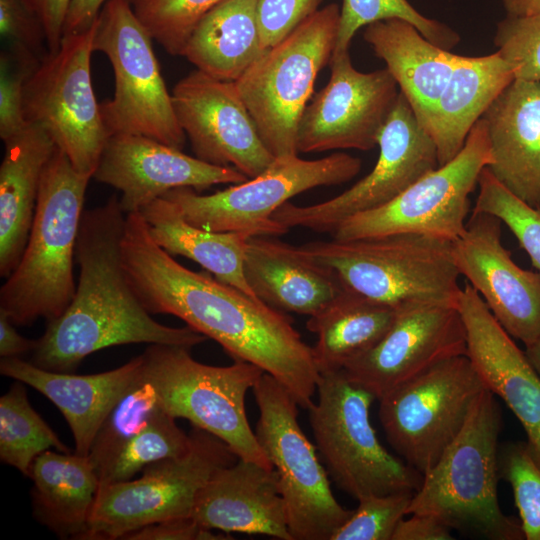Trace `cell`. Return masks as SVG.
I'll use <instances>...</instances> for the list:
<instances>
[{
	"mask_svg": "<svg viewBox=\"0 0 540 540\" xmlns=\"http://www.w3.org/2000/svg\"><path fill=\"white\" fill-rule=\"evenodd\" d=\"M122 258L134 292L151 315L178 317L233 360L273 376L299 406H311L320 373L312 347L284 312L206 270L195 272L177 262L152 239L140 212L126 214Z\"/></svg>",
	"mask_w": 540,
	"mask_h": 540,
	"instance_id": "1",
	"label": "cell"
},
{
	"mask_svg": "<svg viewBox=\"0 0 540 540\" xmlns=\"http://www.w3.org/2000/svg\"><path fill=\"white\" fill-rule=\"evenodd\" d=\"M126 214L118 196L84 210L75 249L79 279L70 305L47 322L32 363L73 373L84 358L107 347L147 343L192 348L208 338L189 326L163 325L134 292L122 258Z\"/></svg>",
	"mask_w": 540,
	"mask_h": 540,
	"instance_id": "2",
	"label": "cell"
},
{
	"mask_svg": "<svg viewBox=\"0 0 540 540\" xmlns=\"http://www.w3.org/2000/svg\"><path fill=\"white\" fill-rule=\"evenodd\" d=\"M91 178L57 147L43 171L21 259L0 289V310L15 325L55 320L73 300L76 242Z\"/></svg>",
	"mask_w": 540,
	"mask_h": 540,
	"instance_id": "3",
	"label": "cell"
},
{
	"mask_svg": "<svg viewBox=\"0 0 540 540\" xmlns=\"http://www.w3.org/2000/svg\"><path fill=\"white\" fill-rule=\"evenodd\" d=\"M502 414L485 389L439 460L422 475L407 515L429 514L452 529L489 540L525 539L520 521L505 515L497 494Z\"/></svg>",
	"mask_w": 540,
	"mask_h": 540,
	"instance_id": "4",
	"label": "cell"
},
{
	"mask_svg": "<svg viewBox=\"0 0 540 540\" xmlns=\"http://www.w3.org/2000/svg\"><path fill=\"white\" fill-rule=\"evenodd\" d=\"M296 247L344 291L396 308L411 302L456 304L461 290L452 241L445 239L401 233Z\"/></svg>",
	"mask_w": 540,
	"mask_h": 540,
	"instance_id": "5",
	"label": "cell"
},
{
	"mask_svg": "<svg viewBox=\"0 0 540 540\" xmlns=\"http://www.w3.org/2000/svg\"><path fill=\"white\" fill-rule=\"evenodd\" d=\"M317 403L308 408L315 446L328 475L357 501L370 495L414 493L422 475L392 455L370 421L376 397L343 369L320 373Z\"/></svg>",
	"mask_w": 540,
	"mask_h": 540,
	"instance_id": "6",
	"label": "cell"
},
{
	"mask_svg": "<svg viewBox=\"0 0 540 540\" xmlns=\"http://www.w3.org/2000/svg\"><path fill=\"white\" fill-rule=\"evenodd\" d=\"M185 346L149 344L141 354L143 372L162 409L222 440L238 458L267 469L272 464L246 415L245 397L264 371L246 361L212 366L196 361Z\"/></svg>",
	"mask_w": 540,
	"mask_h": 540,
	"instance_id": "7",
	"label": "cell"
},
{
	"mask_svg": "<svg viewBox=\"0 0 540 540\" xmlns=\"http://www.w3.org/2000/svg\"><path fill=\"white\" fill-rule=\"evenodd\" d=\"M339 19L336 3L317 10L234 81L263 143L275 158L298 154V124L319 71L330 62Z\"/></svg>",
	"mask_w": 540,
	"mask_h": 540,
	"instance_id": "8",
	"label": "cell"
},
{
	"mask_svg": "<svg viewBox=\"0 0 540 540\" xmlns=\"http://www.w3.org/2000/svg\"><path fill=\"white\" fill-rule=\"evenodd\" d=\"M259 410L255 435L278 475L292 540H331L353 510L334 497L316 446L298 422V403L264 372L252 388Z\"/></svg>",
	"mask_w": 540,
	"mask_h": 540,
	"instance_id": "9",
	"label": "cell"
},
{
	"mask_svg": "<svg viewBox=\"0 0 540 540\" xmlns=\"http://www.w3.org/2000/svg\"><path fill=\"white\" fill-rule=\"evenodd\" d=\"M152 37L127 0H108L97 18L93 50L109 59L112 99L100 104L109 136L143 135L182 150V130L160 72Z\"/></svg>",
	"mask_w": 540,
	"mask_h": 540,
	"instance_id": "10",
	"label": "cell"
},
{
	"mask_svg": "<svg viewBox=\"0 0 540 540\" xmlns=\"http://www.w3.org/2000/svg\"><path fill=\"white\" fill-rule=\"evenodd\" d=\"M184 454L147 465L136 480L99 488L83 540L122 539L129 532L191 516L200 489L238 456L219 438L194 427Z\"/></svg>",
	"mask_w": 540,
	"mask_h": 540,
	"instance_id": "11",
	"label": "cell"
},
{
	"mask_svg": "<svg viewBox=\"0 0 540 540\" xmlns=\"http://www.w3.org/2000/svg\"><path fill=\"white\" fill-rule=\"evenodd\" d=\"M360 169L361 160L347 153L316 160L282 156L258 176L213 194L180 187L161 197L175 203L185 219L201 229L273 237L289 230L272 217L290 198L315 187L345 183Z\"/></svg>",
	"mask_w": 540,
	"mask_h": 540,
	"instance_id": "12",
	"label": "cell"
},
{
	"mask_svg": "<svg viewBox=\"0 0 540 540\" xmlns=\"http://www.w3.org/2000/svg\"><path fill=\"white\" fill-rule=\"evenodd\" d=\"M96 21L87 29L64 34L28 77L24 89L27 122L51 135L74 168L93 177L109 133L91 80L90 61Z\"/></svg>",
	"mask_w": 540,
	"mask_h": 540,
	"instance_id": "13",
	"label": "cell"
},
{
	"mask_svg": "<svg viewBox=\"0 0 540 540\" xmlns=\"http://www.w3.org/2000/svg\"><path fill=\"white\" fill-rule=\"evenodd\" d=\"M492 161L487 125L481 117L452 160L390 202L345 219L331 233L332 239L350 241L412 233L453 242L465 230L469 195L478 185L482 170Z\"/></svg>",
	"mask_w": 540,
	"mask_h": 540,
	"instance_id": "14",
	"label": "cell"
},
{
	"mask_svg": "<svg viewBox=\"0 0 540 540\" xmlns=\"http://www.w3.org/2000/svg\"><path fill=\"white\" fill-rule=\"evenodd\" d=\"M485 389L466 354L437 363L379 399L389 444L423 475L459 434Z\"/></svg>",
	"mask_w": 540,
	"mask_h": 540,
	"instance_id": "15",
	"label": "cell"
},
{
	"mask_svg": "<svg viewBox=\"0 0 540 540\" xmlns=\"http://www.w3.org/2000/svg\"><path fill=\"white\" fill-rule=\"evenodd\" d=\"M377 146L379 156L375 166L349 189L313 205L286 202L272 218L288 229L302 227L333 233L345 219L390 202L439 166L432 137L418 122L401 92L380 132Z\"/></svg>",
	"mask_w": 540,
	"mask_h": 540,
	"instance_id": "16",
	"label": "cell"
},
{
	"mask_svg": "<svg viewBox=\"0 0 540 540\" xmlns=\"http://www.w3.org/2000/svg\"><path fill=\"white\" fill-rule=\"evenodd\" d=\"M330 79L306 106L297 130L298 153L335 149L368 151L380 132L399 92L386 69L360 72L349 51L332 54Z\"/></svg>",
	"mask_w": 540,
	"mask_h": 540,
	"instance_id": "17",
	"label": "cell"
},
{
	"mask_svg": "<svg viewBox=\"0 0 540 540\" xmlns=\"http://www.w3.org/2000/svg\"><path fill=\"white\" fill-rule=\"evenodd\" d=\"M466 351V329L456 304L411 302L397 307L384 337L343 370L379 400L437 363Z\"/></svg>",
	"mask_w": 540,
	"mask_h": 540,
	"instance_id": "18",
	"label": "cell"
},
{
	"mask_svg": "<svg viewBox=\"0 0 540 540\" xmlns=\"http://www.w3.org/2000/svg\"><path fill=\"white\" fill-rule=\"evenodd\" d=\"M171 95L177 120L198 159L233 167L249 179L274 161L234 81L195 70L175 85Z\"/></svg>",
	"mask_w": 540,
	"mask_h": 540,
	"instance_id": "19",
	"label": "cell"
},
{
	"mask_svg": "<svg viewBox=\"0 0 540 540\" xmlns=\"http://www.w3.org/2000/svg\"><path fill=\"white\" fill-rule=\"evenodd\" d=\"M501 221L474 211L452 242L460 275L504 328L525 347L540 337V271L518 266L501 241Z\"/></svg>",
	"mask_w": 540,
	"mask_h": 540,
	"instance_id": "20",
	"label": "cell"
},
{
	"mask_svg": "<svg viewBox=\"0 0 540 540\" xmlns=\"http://www.w3.org/2000/svg\"><path fill=\"white\" fill-rule=\"evenodd\" d=\"M93 177L117 189L125 214L140 210L166 192L189 187L197 192L249 178L233 167L216 166L155 139L134 134L111 135Z\"/></svg>",
	"mask_w": 540,
	"mask_h": 540,
	"instance_id": "21",
	"label": "cell"
},
{
	"mask_svg": "<svg viewBox=\"0 0 540 540\" xmlns=\"http://www.w3.org/2000/svg\"><path fill=\"white\" fill-rule=\"evenodd\" d=\"M456 305L466 329V355L486 388L519 420L540 466V375L467 281Z\"/></svg>",
	"mask_w": 540,
	"mask_h": 540,
	"instance_id": "22",
	"label": "cell"
},
{
	"mask_svg": "<svg viewBox=\"0 0 540 540\" xmlns=\"http://www.w3.org/2000/svg\"><path fill=\"white\" fill-rule=\"evenodd\" d=\"M191 517L210 530L292 540L277 472L241 458L209 478Z\"/></svg>",
	"mask_w": 540,
	"mask_h": 540,
	"instance_id": "23",
	"label": "cell"
},
{
	"mask_svg": "<svg viewBox=\"0 0 540 540\" xmlns=\"http://www.w3.org/2000/svg\"><path fill=\"white\" fill-rule=\"evenodd\" d=\"M482 118L495 178L530 206L540 208V82L514 79Z\"/></svg>",
	"mask_w": 540,
	"mask_h": 540,
	"instance_id": "24",
	"label": "cell"
},
{
	"mask_svg": "<svg viewBox=\"0 0 540 540\" xmlns=\"http://www.w3.org/2000/svg\"><path fill=\"white\" fill-rule=\"evenodd\" d=\"M142 355L102 373L77 375L45 370L19 357L1 358L0 373L47 397L66 419L75 453L88 456L105 418L141 372Z\"/></svg>",
	"mask_w": 540,
	"mask_h": 540,
	"instance_id": "25",
	"label": "cell"
},
{
	"mask_svg": "<svg viewBox=\"0 0 540 540\" xmlns=\"http://www.w3.org/2000/svg\"><path fill=\"white\" fill-rule=\"evenodd\" d=\"M252 236L244 255V276L254 295L282 312L313 316L344 290L326 270L296 246Z\"/></svg>",
	"mask_w": 540,
	"mask_h": 540,
	"instance_id": "26",
	"label": "cell"
},
{
	"mask_svg": "<svg viewBox=\"0 0 540 540\" xmlns=\"http://www.w3.org/2000/svg\"><path fill=\"white\" fill-rule=\"evenodd\" d=\"M5 143L0 165V275L19 263L31 231L43 171L57 149L48 131L28 125Z\"/></svg>",
	"mask_w": 540,
	"mask_h": 540,
	"instance_id": "27",
	"label": "cell"
},
{
	"mask_svg": "<svg viewBox=\"0 0 540 540\" xmlns=\"http://www.w3.org/2000/svg\"><path fill=\"white\" fill-rule=\"evenodd\" d=\"M363 38L385 62L428 133L436 103L460 55L431 43L411 23L397 18L366 26Z\"/></svg>",
	"mask_w": 540,
	"mask_h": 540,
	"instance_id": "28",
	"label": "cell"
},
{
	"mask_svg": "<svg viewBox=\"0 0 540 540\" xmlns=\"http://www.w3.org/2000/svg\"><path fill=\"white\" fill-rule=\"evenodd\" d=\"M514 79L510 65L497 51L480 57L460 56L428 129L439 166L461 151L474 124Z\"/></svg>",
	"mask_w": 540,
	"mask_h": 540,
	"instance_id": "29",
	"label": "cell"
},
{
	"mask_svg": "<svg viewBox=\"0 0 540 540\" xmlns=\"http://www.w3.org/2000/svg\"><path fill=\"white\" fill-rule=\"evenodd\" d=\"M29 477L34 518L62 539L83 540L99 489L89 457L47 450Z\"/></svg>",
	"mask_w": 540,
	"mask_h": 540,
	"instance_id": "30",
	"label": "cell"
},
{
	"mask_svg": "<svg viewBox=\"0 0 540 540\" xmlns=\"http://www.w3.org/2000/svg\"><path fill=\"white\" fill-rule=\"evenodd\" d=\"M257 1L220 0L199 20L182 56L211 77L236 81L265 51Z\"/></svg>",
	"mask_w": 540,
	"mask_h": 540,
	"instance_id": "31",
	"label": "cell"
},
{
	"mask_svg": "<svg viewBox=\"0 0 540 540\" xmlns=\"http://www.w3.org/2000/svg\"><path fill=\"white\" fill-rule=\"evenodd\" d=\"M140 213L152 239L163 250L193 260L218 280L256 297L243 269L251 234L207 231L194 226L185 219L180 208L165 197L148 203Z\"/></svg>",
	"mask_w": 540,
	"mask_h": 540,
	"instance_id": "32",
	"label": "cell"
},
{
	"mask_svg": "<svg viewBox=\"0 0 540 540\" xmlns=\"http://www.w3.org/2000/svg\"><path fill=\"white\" fill-rule=\"evenodd\" d=\"M396 314V307L343 291L310 316L306 327L317 335L312 354L319 373L341 370L372 349L390 329Z\"/></svg>",
	"mask_w": 540,
	"mask_h": 540,
	"instance_id": "33",
	"label": "cell"
},
{
	"mask_svg": "<svg viewBox=\"0 0 540 540\" xmlns=\"http://www.w3.org/2000/svg\"><path fill=\"white\" fill-rule=\"evenodd\" d=\"M23 384L16 381L0 398V459L29 477L43 452L71 450L33 409Z\"/></svg>",
	"mask_w": 540,
	"mask_h": 540,
	"instance_id": "34",
	"label": "cell"
},
{
	"mask_svg": "<svg viewBox=\"0 0 540 540\" xmlns=\"http://www.w3.org/2000/svg\"><path fill=\"white\" fill-rule=\"evenodd\" d=\"M162 411L155 388L142 368L105 418L91 445L88 457L98 475L99 486L124 445Z\"/></svg>",
	"mask_w": 540,
	"mask_h": 540,
	"instance_id": "35",
	"label": "cell"
},
{
	"mask_svg": "<svg viewBox=\"0 0 540 540\" xmlns=\"http://www.w3.org/2000/svg\"><path fill=\"white\" fill-rule=\"evenodd\" d=\"M393 18L411 23L427 40L445 50H451L460 41L455 30L420 14L408 0H342L332 54L349 51L351 41L360 28Z\"/></svg>",
	"mask_w": 540,
	"mask_h": 540,
	"instance_id": "36",
	"label": "cell"
},
{
	"mask_svg": "<svg viewBox=\"0 0 540 540\" xmlns=\"http://www.w3.org/2000/svg\"><path fill=\"white\" fill-rule=\"evenodd\" d=\"M175 419L164 411L154 415L124 445L99 488L130 480L153 462L187 452L191 445L190 434H186L176 424Z\"/></svg>",
	"mask_w": 540,
	"mask_h": 540,
	"instance_id": "37",
	"label": "cell"
},
{
	"mask_svg": "<svg viewBox=\"0 0 540 540\" xmlns=\"http://www.w3.org/2000/svg\"><path fill=\"white\" fill-rule=\"evenodd\" d=\"M220 0H127L152 39L182 56L195 26Z\"/></svg>",
	"mask_w": 540,
	"mask_h": 540,
	"instance_id": "38",
	"label": "cell"
},
{
	"mask_svg": "<svg viewBox=\"0 0 540 540\" xmlns=\"http://www.w3.org/2000/svg\"><path fill=\"white\" fill-rule=\"evenodd\" d=\"M499 474L512 488L525 539L540 540V466L526 441L502 446Z\"/></svg>",
	"mask_w": 540,
	"mask_h": 540,
	"instance_id": "39",
	"label": "cell"
},
{
	"mask_svg": "<svg viewBox=\"0 0 540 540\" xmlns=\"http://www.w3.org/2000/svg\"><path fill=\"white\" fill-rule=\"evenodd\" d=\"M414 493L370 495L338 528L331 540H392L399 522L407 515Z\"/></svg>",
	"mask_w": 540,
	"mask_h": 540,
	"instance_id": "40",
	"label": "cell"
},
{
	"mask_svg": "<svg viewBox=\"0 0 540 540\" xmlns=\"http://www.w3.org/2000/svg\"><path fill=\"white\" fill-rule=\"evenodd\" d=\"M494 44L515 79L540 82V13L507 15L497 24Z\"/></svg>",
	"mask_w": 540,
	"mask_h": 540,
	"instance_id": "41",
	"label": "cell"
},
{
	"mask_svg": "<svg viewBox=\"0 0 540 540\" xmlns=\"http://www.w3.org/2000/svg\"><path fill=\"white\" fill-rule=\"evenodd\" d=\"M39 62L23 52H2L0 57V137L4 141L29 122L24 114L25 84Z\"/></svg>",
	"mask_w": 540,
	"mask_h": 540,
	"instance_id": "42",
	"label": "cell"
},
{
	"mask_svg": "<svg viewBox=\"0 0 540 540\" xmlns=\"http://www.w3.org/2000/svg\"><path fill=\"white\" fill-rule=\"evenodd\" d=\"M488 211L507 226L540 271V208L503 189L492 197Z\"/></svg>",
	"mask_w": 540,
	"mask_h": 540,
	"instance_id": "43",
	"label": "cell"
},
{
	"mask_svg": "<svg viewBox=\"0 0 540 540\" xmlns=\"http://www.w3.org/2000/svg\"><path fill=\"white\" fill-rule=\"evenodd\" d=\"M321 1L258 0L257 22L263 50L283 41L318 10Z\"/></svg>",
	"mask_w": 540,
	"mask_h": 540,
	"instance_id": "44",
	"label": "cell"
},
{
	"mask_svg": "<svg viewBox=\"0 0 540 540\" xmlns=\"http://www.w3.org/2000/svg\"><path fill=\"white\" fill-rule=\"evenodd\" d=\"M0 33L10 50L33 55L45 40L41 22L24 0H0Z\"/></svg>",
	"mask_w": 540,
	"mask_h": 540,
	"instance_id": "45",
	"label": "cell"
},
{
	"mask_svg": "<svg viewBox=\"0 0 540 540\" xmlns=\"http://www.w3.org/2000/svg\"><path fill=\"white\" fill-rule=\"evenodd\" d=\"M123 540H223L230 536L215 534L200 526L191 516L173 518L129 532Z\"/></svg>",
	"mask_w": 540,
	"mask_h": 540,
	"instance_id": "46",
	"label": "cell"
},
{
	"mask_svg": "<svg viewBox=\"0 0 540 540\" xmlns=\"http://www.w3.org/2000/svg\"><path fill=\"white\" fill-rule=\"evenodd\" d=\"M41 22L49 53H54L63 38L71 0H24Z\"/></svg>",
	"mask_w": 540,
	"mask_h": 540,
	"instance_id": "47",
	"label": "cell"
},
{
	"mask_svg": "<svg viewBox=\"0 0 540 540\" xmlns=\"http://www.w3.org/2000/svg\"><path fill=\"white\" fill-rule=\"evenodd\" d=\"M395 529L392 540H452V528L429 514H409Z\"/></svg>",
	"mask_w": 540,
	"mask_h": 540,
	"instance_id": "48",
	"label": "cell"
},
{
	"mask_svg": "<svg viewBox=\"0 0 540 540\" xmlns=\"http://www.w3.org/2000/svg\"><path fill=\"white\" fill-rule=\"evenodd\" d=\"M108 0H71L64 24V34L89 28Z\"/></svg>",
	"mask_w": 540,
	"mask_h": 540,
	"instance_id": "49",
	"label": "cell"
},
{
	"mask_svg": "<svg viewBox=\"0 0 540 540\" xmlns=\"http://www.w3.org/2000/svg\"><path fill=\"white\" fill-rule=\"evenodd\" d=\"M37 340L23 337L15 329V324L0 310V356L1 358L19 357L34 351Z\"/></svg>",
	"mask_w": 540,
	"mask_h": 540,
	"instance_id": "50",
	"label": "cell"
},
{
	"mask_svg": "<svg viewBox=\"0 0 540 540\" xmlns=\"http://www.w3.org/2000/svg\"><path fill=\"white\" fill-rule=\"evenodd\" d=\"M509 16H526L540 13V0H502Z\"/></svg>",
	"mask_w": 540,
	"mask_h": 540,
	"instance_id": "51",
	"label": "cell"
},
{
	"mask_svg": "<svg viewBox=\"0 0 540 540\" xmlns=\"http://www.w3.org/2000/svg\"><path fill=\"white\" fill-rule=\"evenodd\" d=\"M525 354L540 375V337L532 344L526 346Z\"/></svg>",
	"mask_w": 540,
	"mask_h": 540,
	"instance_id": "52",
	"label": "cell"
}]
</instances>
